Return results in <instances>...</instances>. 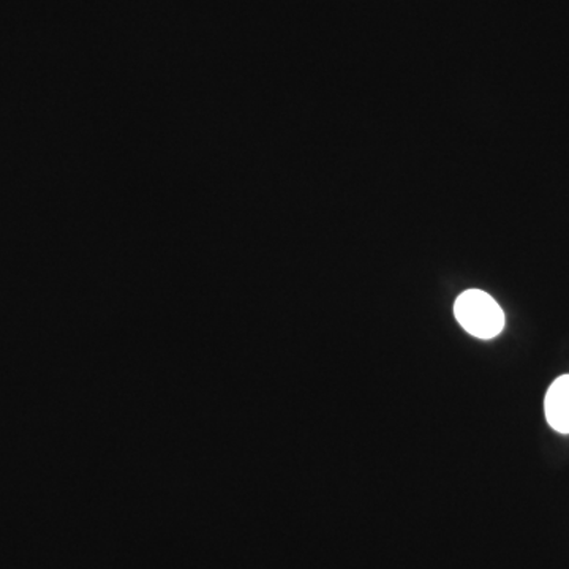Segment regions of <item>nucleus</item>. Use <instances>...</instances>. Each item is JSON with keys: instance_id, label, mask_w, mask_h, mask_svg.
Returning <instances> with one entry per match:
<instances>
[{"instance_id": "f03ea898", "label": "nucleus", "mask_w": 569, "mask_h": 569, "mask_svg": "<svg viewBox=\"0 0 569 569\" xmlns=\"http://www.w3.org/2000/svg\"><path fill=\"white\" fill-rule=\"evenodd\" d=\"M549 426L560 433H569V376H561L550 385L545 399Z\"/></svg>"}, {"instance_id": "f257e3e1", "label": "nucleus", "mask_w": 569, "mask_h": 569, "mask_svg": "<svg viewBox=\"0 0 569 569\" xmlns=\"http://www.w3.org/2000/svg\"><path fill=\"white\" fill-rule=\"evenodd\" d=\"M459 325L477 339H493L503 331L505 313L492 296L481 290H467L455 305Z\"/></svg>"}]
</instances>
